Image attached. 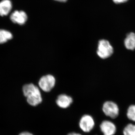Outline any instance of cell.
<instances>
[{"label": "cell", "instance_id": "cell-6", "mask_svg": "<svg viewBox=\"0 0 135 135\" xmlns=\"http://www.w3.org/2000/svg\"><path fill=\"white\" fill-rule=\"evenodd\" d=\"M100 128L104 135H114L117 128L115 124L108 120L103 121L100 125Z\"/></svg>", "mask_w": 135, "mask_h": 135}, {"label": "cell", "instance_id": "cell-16", "mask_svg": "<svg viewBox=\"0 0 135 135\" xmlns=\"http://www.w3.org/2000/svg\"><path fill=\"white\" fill-rule=\"evenodd\" d=\"M67 135H82L80 133H75V132H72L69 133Z\"/></svg>", "mask_w": 135, "mask_h": 135}, {"label": "cell", "instance_id": "cell-13", "mask_svg": "<svg viewBox=\"0 0 135 135\" xmlns=\"http://www.w3.org/2000/svg\"><path fill=\"white\" fill-rule=\"evenodd\" d=\"M129 119L135 122V105H132L128 108L127 114Z\"/></svg>", "mask_w": 135, "mask_h": 135}, {"label": "cell", "instance_id": "cell-10", "mask_svg": "<svg viewBox=\"0 0 135 135\" xmlns=\"http://www.w3.org/2000/svg\"><path fill=\"white\" fill-rule=\"evenodd\" d=\"M124 44L126 48L130 50L135 49V34L133 32L129 33L125 40Z\"/></svg>", "mask_w": 135, "mask_h": 135}, {"label": "cell", "instance_id": "cell-1", "mask_svg": "<svg viewBox=\"0 0 135 135\" xmlns=\"http://www.w3.org/2000/svg\"><path fill=\"white\" fill-rule=\"evenodd\" d=\"M25 96L26 97L27 103L30 105L36 106L42 101L41 94L38 87L33 84H26L23 88Z\"/></svg>", "mask_w": 135, "mask_h": 135}, {"label": "cell", "instance_id": "cell-15", "mask_svg": "<svg viewBox=\"0 0 135 135\" xmlns=\"http://www.w3.org/2000/svg\"><path fill=\"white\" fill-rule=\"evenodd\" d=\"M19 135H33L32 133L28 132H23L20 133Z\"/></svg>", "mask_w": 135, "mask_h": 135}, {"label": "cell", "instance_id": "cell-3", "mask_svg": "<svg viewBox=\"0 0 135 135\" xmlns=\"http://www.w3.org/2000/svg\"><path fill=\"white\" fill-rule=\"evenodd\" d=\"M103 110L106 116L113 119L117 118L119 114L118 105L112 101L105 102L103 105Z\"/></svg>", "mask_w": 135, "mask_h": 135}, {"label": "cell", "instance_id": "cell-12", "mask_svg": "<svg viewBox=\"0 0 135 135\" xmlns=\"http://www.w3.org/2000/svg\"><path fill=\"white\" fill-rule=\"evenodd\" d=\"M123 135H135V125L129 123L124 128Z\"/></svg>", "mask_w": 135, "mask_h": 135}, {"label": "cell", "instance_id": "cell-14", "mask_svg": "<svg viewBox=\"0 0 135 135\" xmlns=\"http://www.w3.org/2000/svg\"><path fill=\"white\" fill-rule=\"evenodd\" d=\"M113 1L115 3L118 4V3H123L126 2L128 0H113Z\"/></svg>", "mask_w": 135, "mask_h": 135}, {"label": "cell", "instance_id": "cell-11", "mask_svg": "<svg viewBox=\"0 0 135 135\" xmlns=\"http://www.w3.org/2000/svg\"><path fill=\"white\" fill-rule=\"evenodd\" d=\"M13 36L10 32L4 29H0V44H2L12 38Z\"/></svg>", "mask_w": 135, "mask_h": 135}, {"label": "cell", "instance_id": "cell-17", "mask_svg": "<svg viewBox=\"0 0 135 135\" xmlns=\"http://www.w3.org/2000/svg\"><path fill=\"white\" fill-rule=\"evenodd\" d=\"M55 1L60 2H66L67 0H55Z\"/></svg>", "mask_w": 135, "mask_h": 135}, {"label": "cell", "instance_id": "cell-4", "mask_svg": "<svg viewBox=\"0 0 135 135\" xmlns=\"http://www.w3.org/2000/svg\"><path fill=\"white\" fill-rule=\"evenodd\" d=\"M95 125L94 118L88 114H85L82 116L79 122L80 128L85 133L90 132L94 129Z\"/></svg>", "mask_w": 135, "mask_h": 135}, {"label": "cell", "instance_id": "cell-2", "mask_svg": "<svg viewBox=\"0 0 135 135\" xmlns=\"http://www.w3.org/2000/svg\"><path fill=\"white\" fill-rule=\"evenodd\" d=\"M113 53V49L110 42L105 40H101L98 42L97 53L100 58H108Z\"/></svg>", "mask_w": 135, "mask_h": 135}, {"label": "cell", "instance_id": "cell-9", "mask_svg": "<svg viewBox=\"0 0 135 135\" xmlns=\"http://www.w3.org/2000/svg\"><path fill=\"white\" fill-rule=\"evenodd\" d=\"M12 8V3L10 0H2L0 2V16H7Z\"/></svg>", "mask_w": 135, "mask_h": 135}, {"label": "cell", "instance_id": "cell-7", "mask_svg": "<svg viewBox=\"0 0 135 135\" xmlns=\"http://www.w3.org/2000/svg\"><path fill=\"white\" fill-rule=\"evenodd\" d=\"M10 19L15 23L24 25L27 20V15L25 12L22 11H16L11 15Z\"/></svg>", "mask_w": 135, "mask_h": 135}, {"label": "cell", "instance_id": "cell-5", "mask_svg": "<svg viewBox=\"0 0 135 135\" xmlns=\"http://www.w3.org/2000/svg\"><path fill=\"white\" fill-rule=\"evenodd\" d=\"M56 80L51 75L44 76L40 79L38 84L39 87L43 91L49 92L55 86Z\"/></svg>", "mask_w": 135, "mask_h": 135}, {"label": "cell", "instance_id": "cell-8", "mask_svg": "<svg viewBox=\"0 0 135 135\" xmlns=\"http://www.w3.org/2000/svg\"><path fill=\"white\" fill-rule=\"evenodd\" d=\"M56 103L60 108L66 109L72 103L73 99L71 97L67 95L62 94L59 96Z\"/></svg>", "mask_w": 135, "mask_h": 135}]
</instances>
